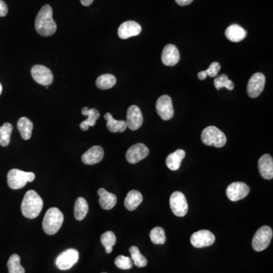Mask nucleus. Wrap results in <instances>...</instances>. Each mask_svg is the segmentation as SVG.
Here are the masks:
<instances>
[{
    "mask_svg": "<svg viewBox=\"0 0 273 273\" xmlns=\"http://www.w3.org/2000/svg\"><path fill=\"white\" fill-rule=\"evenodd\" d=\"M36 31L42 37L53 35L57 30V25L53 19V9L49 5L41 8L35 21Z\"/></svg>",
    "mask_w": 273,
    "mask_h": 273,
    "instance_id": "1",
    "label": "nucleus"
},
{
    "mask_svg": "<svg viewBox=\"0 0 273 273\" xmlns=\"http://www.w3.org/2000/svg\"><path fill=\"white\" fill-rule=\"evenodd\" d=\"M43 207V201L35 190H30L25 193L21 210L24 217L35 219L41 213Z\"/></svg>",
    "mask_w": 273,
    "mask_h": 273,
    "instance_id": "2",
    "label": "nucleus"
},
{
    "mask_svg": "<svg viewBox=\"0 0 273 273\" xmlns=\"http://www.w3.org/2000/svg\"><path fill=\"white\" fill-rule=\"evenodd\" d=\"M64 222L63 212L56 207L48 210L42 220V229L46 234L53 235L60 231Z\"/></svg>",
    "mask_w": 273,
    "mask_h": 273,
    "instance_id": "3",
    "label": "nucleus"
},
{
    "mask_svg": "<svg viewBox=\"0 0 273 273\" xmlns=\"http://www.w3.org/2000/svg\"><path fill=\"white\" fill-rule=\"evenodd\" d=\"M35 174L33 172H26L17 168H12L7 175V182L11 189L18 190L22 189L27 182H34Z\"/></svg>",
    "mask_w": 273,
    "mask_h": 273,
    "instance_id": "4",
    "label": "nucleus"
},
{
    "mask_svg": "<svg viewBox=\"0 0 273 273\" xmlns=\"http://www.w3.org/2000/svg\"><path fill=\"white\" fill-rule=\"evenodd\" d=\"M201 140L207 146H213L217 148L223 147L227 141L224 133L215 126L206 127L201 134Z\"/></svg>",
    "mask_w": 273,
    "mask_h": 273,
    "instance_id": "5",
    "label": "nucleus"
},
{
    "mask_svg": "<svg viewBox=\"0 0 273 273\" xmlns=\"http://www.w3.org/2000/svg\"><path fill=\"white\" fill-rule=\"evenodd\" d=\"M273 230L269 226H264L258 229L253 236L252 247L257 252L267 249L273 238Z\"/></svg>",
    "mask_w": 273,
    "mask_h": 273,
    "instance_id": "6",
    "label": "nucleus"
},
{
    "mask_svg": "<svg viewBox=\"0 0 273 273\" xmlns=\"http://www.w3.org/2000/svg\"><path fill=\"white\" fill-rule=\"evenodd\" d=\"M169 204L171 211L176 216L183 217L188 213L189 204L182 192H174L170 197Z\"/></svg>",
    "mask_w": 273,
    "mask_h": 273,
    "instance_id": "7",
    "label": "nucleus"
},
{
    "mask_svg": "<svg viewBox=\"0 0 273 273\" xmlns=\"http://www.w3.org/2000/svg\"><path fill=\"white\" fill-rule=\"evenodd\" d=\"M79 259V253L75 249H68L56 258V265L61 270H68L76 264Z\"/></svg>",
    "mask_w": 273,
    "mask_h": 273,
    "instance_id": "8",
    "label": "nucleus"
},
{
    "mask_svg": "<svg viewBox=\"0 0 273 273\" xmlns=\"http://www.w3.org/2000/svg\"><path fill=\"white\" fill-rule=\"evenodd\" d=\"M156 108L158 115L163 120H169L173 117V105H172V100L169 96L163 95L158 99Z\"/></svg>",
    "mask_w": 273,
    "mask_h": 273,
    "instance_id": "9",
    "label": "nucleus"
},
{
    "mask_svg": "<svg viewBox=\"0 0 273 273\" xmlns=\"http://www.w3.org/2000/svg\"><path fill=\"white\" fill-rule=\"evenodd\" d=\"M249 193V186L244 182H233L226 190L228 198L233 202L245 198Z\"/></svg>",
    "mask_w": 273,
    "mask_h": 273,
    "instance_id": "10",
    "label": "nucleus"
},
{
    "mask_svg": "<svg viewBox=\"0 0 273 273\" xmlns=\"http://www.w3.org/2000/svg\"><path fill=\"white\" fill-rule=\"evenodd\" d=\"M266 78L264 75L260 72L254 74L250 78L247 91L251 98H256L261 94L265 87Z\"/></svg>",
    "mask_w": 273,
    "mask_h": 273,
    "instance_id": "11",
    "label": "nucleus"
},
{
    "mask_svg": "<svg viewBox=\"0 0 273 273\" xmlns=\"http://www.w3.org/2000/svg\"><path fill=\"white\" fill-rule=\"evenodd\" d=\"M31 75L37 83L43 86H49L53 83V75L52 71L46 66L37 64L31 69Z\"/></svg>",
    "mask_w": 273,
    "mask_h": 273,
    "instance_id": "12",
    "label": "nucleus"
},
{
    "mask_svg": "<svg viewBox=\"0 0 273 273\" xmlns=\"http://www.w3.org/2000/svg\"><path fill=\"white\" fill-rule=\"evenodd\" d=\"M215 235L208 230H200L193 233L190 237V243L197 248L211 246L215 242Z\"/></svg>",
    "mask_w": 273,
    "mask_h": 273,
    "instance_id": "13",
    "label": "nucleus"
},
{
    "mask_svg": "<svg viewBox=\"0 0 273 273\" xmlns=\"http://www.w3.org/2000/svg\"><path fill=\"white\" fill-rule=\"evenodd\" d=\"M149 150L144 144H136L127 149L126 153L127 161L131 164H136L144 160L149 155Z\"/></svg>",
    "mask_w": 273,
    "mask_h": 273,
    "instance_id": "14",
    "label": "nucleus"
},
{
    "mask_svg": "<svg viewBox=\"0 0 273 273\" xmlns=\"http://www.w3.org/2000/svg\"><path fill=\"white\" fill-rule=\"evenodd\" d=\"M126 122L127 127L131 129V131H136L141 127L144 122V118L139 107L137 105H131L129 107L127 112V120Z\"/></svg>",
    "mask_w": 273,
    "mask_h": 273,
    "instance_id": "15",
    "label": "nucleus"
},
{
    "mask_svg": "<svg viewBox=\"0 0 273 273\" xmlns=\"http://www.w3.org/2000/svg\"><path fill=\"white\" fill-rule=\"evenodd\" d=\"M142 28L138 23L134 21H127L122 23L118 30V35L121 39H128L141 34Z\"/></svg>",
    "mask_w": 273,
    "mask_h": 273,
    "instance_id": "16",
    "label": "nucleus"
},
{
    "mask_svg": "<svg viewBox=\"0 0 273 273\" xmlns=\"http://www.w3.org/2000/svg\"><path fill=\"white\" fill-rule=\"evenodd\" d=\"M180 60V53L178 48L173 44L165 46L162 54V62L167 66H174Z\"/></svg>",
    "mask_w": 273,
    "mask_h": 273,
    "instance_id": "17",
    "label": "nucleus"
},
{
    "mask_svg": "<svg viewBox=\"0 0 273 273\" xmlns=\"http://www.w3.org/2000/svg\"><path fill=\"white\" fill-rule=\"evenodd\" d=\"M258 168L264 179L271 180L273 178V160L270 155L265 154L258 161Z\"/></svg>",
    "mask_w": 273,
    "mask_h": 273,
    "instance_id": "18",
    "label": "nucleus"
},
{
    "mask_svg": "<svg viewBox=\"0 0 273 273\" xmlns=\"http://www.w3.org/2000/svg\"><path fill=\"white\" fill-rule=\"evenodd\" d=\"M104 149L100 146H93L82 155V160L84 164L95 165L104 159Z\"/></svg>",
    "mask_w": 273,
    "mask_h": 273,
    "instance_id": "19",
    "label": "nucleus"
},
{
    "mask_svg": "<svg viewBox=\"0 0 273 273\" xmlns=\"http://www.w3.org/2000/svg\"><path fill=\"white\" fill-rule=\"evenodd\" d=\"M97 193L100 196L99 203L103 209L109 210L116 206L117 203V197L113 193H109L104 189H99Z\"/></svg>",
    "mask_w": 273,
    "mask_h": 273,
    "instance_id": "20",
    "label": "nucleus"
},
{
    "mask_svg": "<svg viewBox=\"0 0 273 273\" xmlns=\"http://www.w3.org/2000/svg\"><path fill=\"white\" fill-rule=\"evenodd\" d=\"M82 112L83 116H87V119L81 123L80 127L83 131H87L89 127L95 126L97 119L100 118V112L97 109H90L87 107L83 108Z\"/></svg>",
    "mask_w": 273,
    "mask_h": 273,
    "instance_id": "21",
    "label": "nucleus"
},
{
    "mask_svg": "<svg viewBox=\"0 0 273 273\" xmlns=\"http://www.w3.org/2000/svg\"><path fill=\"white\" fill-rule=\"evenodd\" d=\"M185 156H186V153H185V150L177 149L176 151L167 156V160H166L167 167L172 171H176V170L179 169L181 164H182V161L184 160Z\"/></svg>",
    "mask_w": 273,
    "mask_h": 273,
    "instance_id": "22",
    "label": "nucleus"
},
{
    "mask_svg": "<svg viewBox=\"0 0 273 273\" xmlns=\"http://www.w3.org/2000/svg\"><path fill=\"white\" fill-rule=\"evenodd\" d=\"M226 36L231 42H238L246 38L247 32L238 24H232L226 30Z\"/></svg>",
    "mask_w": 273,
    "mask_h": 273,
    "instance_id": "23",
    "label": "nucleus"
},
{
    "mask_svg": "<svg viewBox=\"0 0 273 273\" xmlns=\"http://www.w3.org/2000/svg\"><path fill=\"white\" fill-rule=\"evenodd\" d=\"M142 201L143 196L141 192L132 190L127 193V197L125 199V207L127 210L133 211L138 208Z\"/></svg>",
    "mask_w": 273,
    "mask_h": 273,
    "instance_id": "24",
    "label": "nucleus"
},
{
    "mask_svg": "<svg viewBox=\"0 0 273 273\" xmlns=\"http://www.w3.org/2000/svg\"><path fill=\"white\" fill-rule=\"evenodd\" d=\"M104 119L107 121V128L109 129V131L111 132H124L127 127L126 121L116 120L109 112L105 114Z\"/></svg>",
    "mask_w": 273,
    "mask_h": 273,
    "instance_id": "25",
    "label": "nucleus"
},
{
    "mask_svg": "<svg viewBox=\"0 0 273 273\" xmlns=\"http://www.w3.org/2000/svg\"><path fill=\"white\" fill-rule=\"evenodd\" d=\"M17 126L21 138L25 141H28L32 135L33 127H34L32 122L27 118L21 117L19 119Z\"/></svg>",
    "mask_w": 273,
    "mask_h": 273,
    "instance_id": "26",
    "label": "nucleus"
},
{
    "mask_svg": "<svg viewBox=\"0 0 273 273\" xmlns=\"http://www.w3.org/2000/svg\"><path fill=\"white\" fill-rule=\"evenodd\" d=\"M88 210L89 207L87 200L83 197H78L77 199L76 202H75V210H74L75 219L78 221L83 220L86 217V215L88 212Z\"/></svg>",
    "mask_w": 273,
    "mask_h": 273,
    "instance_id": "27",
    "label": "nucleus"
},
{
    "mask_svg": "<svg viewBox=\"0 0 273 273\" xmlns=\"http://www.w3.org/2000/svg\"><path fill=\"white\" fill-rule=\"evenodd\" d=\"M116 84V77L111 74L101 75L96 81V85L101 90H108L112 88Z\"/></svg>",
    "mask_w": 273,
    "mask_h": 273,
    "instance_id": "28",
    "label": "nucleus"
},
{
    "mask_svg": "<svg viewBox=\"0 0 273 273\" xmlns=\"http://www.w3.org/2000/svg\"><path fill=\"white\" fill-rule=\"evenodd\" d=\"M129 252L131 253V260L136 267L142 268L147 265V260L143 256L140 252L138 247L132 246L129 248Z\"/></svg>",
    "mask_w": 273,
    "mask_h": 273,
    "instance_id": "29",
    "label": "nucleus"
},
{
    "mask_svg": "<svg viewBox=\"0 0 273 273\" xmlns=\"http://www.w3.org/2000/svg\"><path fill=\"white\" fill-rule=\"evenodd\" d=\"M7 267L9 273H25L24 267L21 265V258L18 254H12L9 257Z\"/></svg>",
    "mask_w": 273,
    "mask_h": 273,
    "instance_id": "30",
    "label": "nucleus"
},
{
    "mask_svg": "<svg viewBox=\"0 0 273 273\" xmlns=\"http://www.w3.org/2000/svg\"><path fill=\"white\" fill-rule=\"evenodd\" d=\"M100 241L103 245L105 247V252L107 253H111L112 252V248L116 243V234L112 231H106L104 233L100 238Z\"/></svg>",
    "mask_w": 273,
    "mask_h": 273,
    "instance_id": "31",
    "label": "nucleus"
},
{
    "mask_svg": "<svg viewBox=\"0 0 273 273\" xmlns=\"http://www.w3.org/2000/svg\"><path fill=\"white\" fill-rule=\"evenodd\" d=\"M12 127L10 123H5L0 127V145L2 147L9 146L10 143Z\"/></svg>",
    "mask_w": 273,
    "mask_h": 273,
    "instance_id": "32",
    "label": "nucleus"
},
{
    "mask_svg": "<svg viewBox=\"0 0 273 273\" xmlns=\"http://www.w3.org/2000/svg\"><path fill=\"white\" fill-rule=\"evenodd\" d=\"M149 237L152 242L155 244H164L167 241L164 229L161 227H155L152 229Z\"/></svg>",
    "mask_w": 273,
    "mask_h": 273,
    "instance_id": "33",
    "label": "nucleus"
},
{
    "mask_svg": "<svg viewBox=\"0 0 273 273\" xmlns=\"http://www.w3.org/2000/svg\"><path fill=\"white\" fill-rule=\"evenodd\" d=\"M214 86L217 90L226 87L229 90H232L234 87V83L231 81L229 80L227 75H221L216 77L214 80Z\"/></svg>",
    "mask_w": 273,
    "mask_h": 273,
    "instance_id": "34",
    "label": "nucleus"
},
{
    "mask_svg": "<svg viewBox=\"0 0 273 273\" xmlns=\"http://www.w3.org/2000/svg\"><path fill=\"white\" fill-rule=\"evenodd\" d=\"M115 264L118 268L121 269V270H130L132 268L133 261L131 258L120 255L116 258Z\"/></svg>",
    "mask_w": 273,
    "mask_h": 273,
    "instance_id": "35",
    "label": "nucleus"
},
{
    "mask_svg": "<svg viewBox=\"0 0 273 273\" xmlns=\"http://www.w3.org/2000/svg\"><path fill=\"white\" fill-rule=\"evenodd\" d=\"M220 68V64L215 62V63H212L210 65L209 68H208V69L206 70L205 72L207 76L211 77V78H215V77L217 76L218 74H219Z\"/></svg>",
    "mask_w": 273,
    "mask_h": 273,
    "instance_id": "36",
    "label": "nucleus"
},
{
    "mask_svg": "<svg viewBox=\"0 0 273 273\" xmlns=\"http://www.w3.org/2000/svg\"><path fill=\"white\" fill-rule=\"evenodd\" d=\"M9 12V9L5 3L2 0H0V17H5Z\"/></svg>",
    "mask_w": 273,
    "mask_h": 273,
    "instance_id": "37",
    "label": "nucleus"
},
{
    "mask_svg": "<svg viewBox=\"0 0 273 273\" xmlns=\"http://www.w3.org/2000/svg\"><path fill=\"white\" fill-rule=\"evenodd\" d=\"M193 0H175V2L181 5V6H185V5H189L193 2Z\"/></svg>",
    "mask_w": 273,
    "mask_h": 273,
    "instance_id": "38",
    "label": "nucleus"
},
{
    "mask_svg": "<svg viewBox=\"0 0 273 273\" xmlns=\"http://www.w3.org/2000/svg\"><path fill=\"white\" fill-rule=\"evenodd\" d=\"M80 1L82 5H84V6H89L93 2V0H80Z\"/></svg>",
    "mask_w": 273,
    "mask_h": 273,
    "instance_id": "39",
    "label": "nucleus"
},
{
    "mask_svg": "<svg viewBox=\"0 0 273 273\" xmlns=\"http://www.w3.org/2000/svg\"><path fill=\"white\" fill-rule=\"evenodd\" d=\"M207 74H206L205 71H200L198 73V78L200 80H204L207 78Z\"/></svg>",
    "mask_w": 273,
    "mask_h": 273,
    "instance_id": "40",
    "label": "nucleus"
},
{
    "mask_svg": "<svg viewBox=\"0 0 273 273\" xmlns=\"http://www.w3.org/2000/svg\"><path fill=\"white\" fill-rule=\"evenodd\" d=\"M2 84H0V95H1V93H2Z\"/></svg>",
    "mask_w": 273,
    "mask_h": 273,
    "instance_id": "41",
    "label": "nucleus"
},
{
    "mask_svg": "<svg viewBox=\"0 0 273 273\" xmlns=\"http://www.w3.org/2000/svg\"></svg>",
    "mask_w": 273,
    "mask_h": 273,
    "instance_id": "42",
    "label": "nucleus"
}]
</instances>
